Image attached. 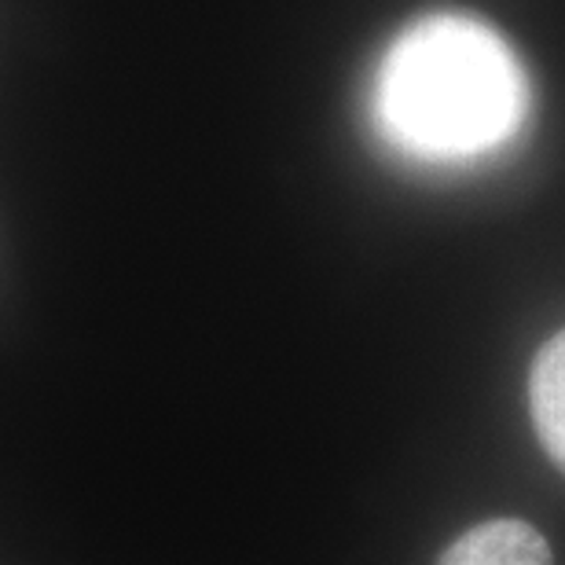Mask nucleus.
Segmentation results:
<instances>
[{"mask_svg": "<svg viewBox=\"0 0 565 565\" xmlns=\"http://www.w3.org/2000/svg\"><path fill=\"white\" fill-rule=\"evenodd\" d=\"M367 110L393 154L456 169L518 140L533 88L518 52L489 22L440 11L390 41L371 77Z\"/></svg>", "mask_w": 565, "mask_h": 565, "instance_id": "f257e3e1", "label": "nucleus"}, {"mask_svg": "<svg viewBox=\"0 0 565 565\" xmlns=\"http://www.w3.org/2000/svg\"><path fill=\"white\" fill-rule=\"evenodd\" d=\"M437 565H555L540 529L518 518H495L467 529Z\"/></svg>", "mask_w": 565, "mask_h": 565, "instance_id": "f03ea898", "label": "nucleus"}, {"mask_svg": "<svg viewBox=\"0 0 565 565\" xmlns=\"http://www.w3.org/2000/svg\"><path fill=\"white\" fill-rule=\"evenodd\" d=\"M529 401H533V423L547 456L565 470V331L540 349Z\"/></svg>", "mask_w": 565, "mask_h": 565, "instance_id": "7ed1b4c3", "label": "nucleus"}]
</instances>
